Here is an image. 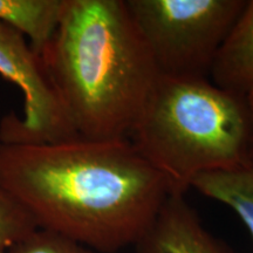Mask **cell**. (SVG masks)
Returning a JSON list of instances; mask_svg holds the SVG:
<instances>
[{"mask_svg":"<svg viewBox=\"0 0 253 253\" xmlns=\"http://www.w3.org/2000/svg\"><path fill=\"white\" fill-rule=\"evenodd\" d=\"M0 188L39 229L97 253L134 246L171 195L129 138L0 143Z\"/></svg>","mask_w":253,"mask_h":253,"instance_id":"cell-1","label":"cell"},{"mask_svg":"<svg viewBox=\"0 0 253 253\" xmlns=\"http://www.w3.org/2000/svg\"><path fill=\"white\" fill-rule=\"evenodd\" d=\"M41 59L78 137L128 138L160 78L125 0H63Z\"/></svg>","mask_w":253,"mask_h":253,"instance_id":"cell-2","label":"cell"},{"mask_svg":"<svg viewBox=\"0 0 253 253\" xmlns=\"http://www.w3.org/2000/svg\"><path fill=\"white\" fill-rule=\"evenodd\" d=\"M129 141L182 195L204 173L251 166L253 114L208 78L160 77Z\"/></svg>","mask_w":253,"mask_h":253,"instance_id":"cell-3","label":"cell"},{"mask_svg":"<svg viewBox=\"0 0 253 253\" xmlns=\"http://www.w3.org/2000/svg\"><path fill=\"white\" fill-rule=\"evenodd\" d=\"M160 77L208 78L245 0H125Z\"/></svg>","mask_w":253,"mask_h":253,"instance_id":"cell-4","label":"cell"},{"mask_svg":"<svg viewBox=\"0 0 253 253\" xmlns=\"http://www.w3.org/2000/svg\"><path fill=\"white\" fill-rule=\"evenodd\" d=\"M0 75L21 90L24 116L0 121V143H55L78 137L49 80L41 55L26 37L0 23Z\"/></svg>","mask_w":253,"mask_h":253,"instance_id":"cell-5","label":"cell"},{"mask_svg":"<svg viewBox=\"0 0 253 253\" xmlns=\"http://www.w3.org/2000/svg\"><path fill=\"white\" fill-rule=\"evenodd\" d=\"M137 253H233L211 233L184 196L170 195L134 245Z\"/></svg>","mask_w":253,"mask_h":253,"instance_id":"cell-6","label":"cell"},{"mask_svg":"<svg viewBox=\"0 0 253 253\" xmlns=\"http://www.w3.org/2000/svg\"><path fill=\"white\" fill-rule=\"evenodd\" d=\"M209 75L217 87L245 99L253 114V0L221 43Z\"/></svg>","mask_w":253,"mask_h":253,"instance_id":"cell-7","label":"cell"},{"mask_svg":"<svg viewBox=\"0 0 253 253\" xmlns=\"http://www.w3.org/2000/svg\"><path fill=\"white\" fill-rule=\"evenodd\" d=\"M63 0H0V23L24 34L38 54L58 27Z\"/></svg>","mask_w":253,"mask_h":253,"instance_id":"cell-8","label":"cell"},{"mask_svg":"<svg viewBox=\"0 0 253 253\" xmlns=\"http://www.w3.org/2000/svg\"><path fill=\"white\" fill-rule=\"evenodd\" d=\"M191 188L229 207L253 238V166L198 176Z\"/></svg>","mask_w":253,"mask_h":253,"instance_id":"cell-9","label":"cell"},{"mask_svg":"<svg viewBox=\"0 0 253 253\" xmlns=\"http://www.w3.org/2000/svg\"><path fill=\"white\" fill-rule=\"evenodd\" d=\"M39 229L27 209L6 190L0 188V253Z\"/></svg>","mask_w":253,"mask_h":253,"instance_id":"cell-10","label":"cell"},{"mask_svg":"<svg viewBox=\"0 0 253 253\" xmlns=\"http://www.w3.org/2000/svg\"><path fill=\"white\" fill-rule=\"evenodd\" d=\"M8 253H97L94 250L79 244L42 229H37L30 236L8 250Z\"/></svg>","mask_w":253,"mask_h":253,"instance_id":"cell-11","label":"cell"},{"mask_svg":"<svg viewBox=\"0 0 253 253\" xmlns=\"http://www.w3.org/2000/svg\"><path fill=\"white\" fill-rule=\"evenodd\" d=\"M250 160H251V166H253V140H252V147H251V156H250Z\"/></svg>","mask_w":253,"mask_h":253,"instance_id":"cell-12","label":"cell"}]
</instances>
